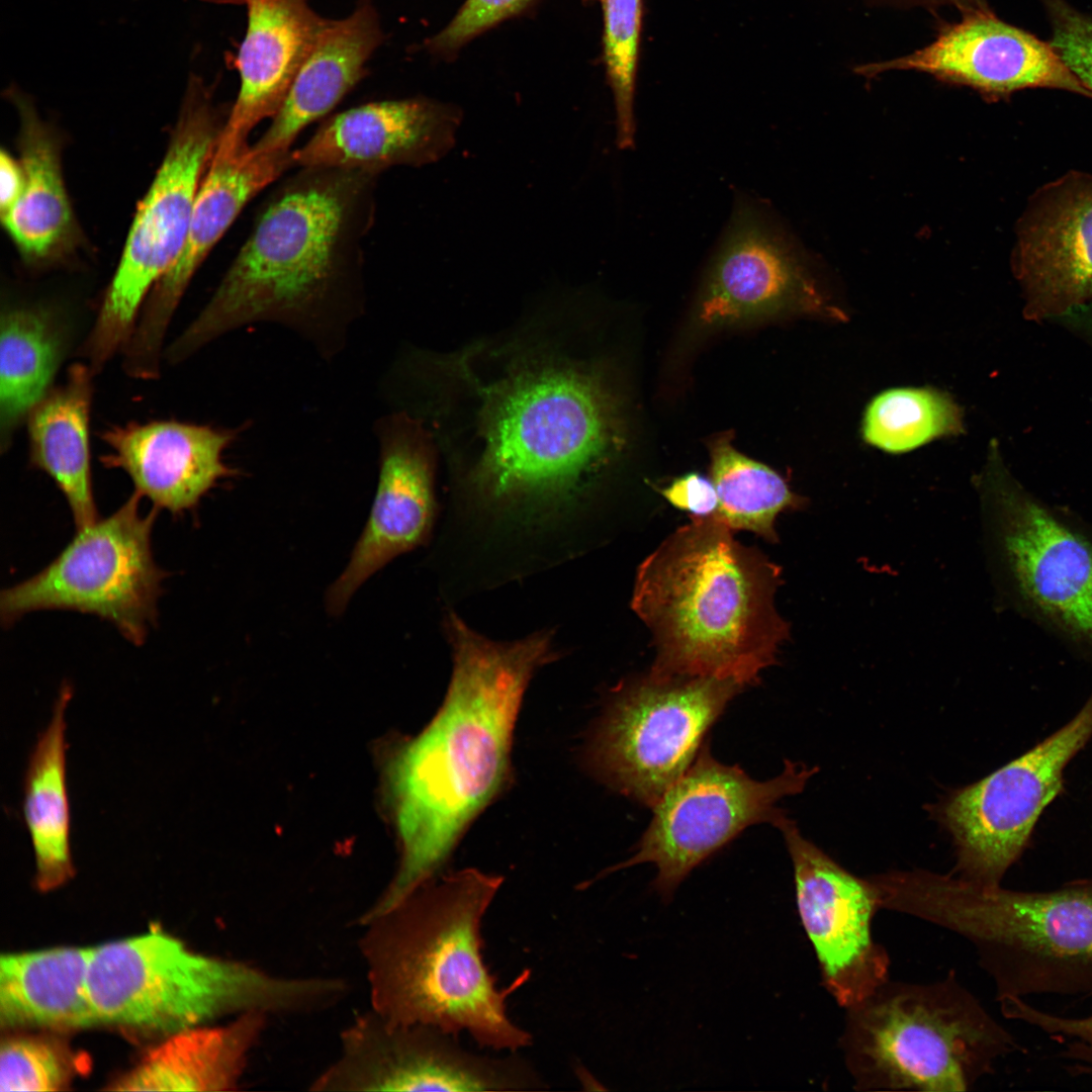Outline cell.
<instances>
[{
	"label": "cell",
	"instance_id": "obj_1",
	"mask_svg": "<svg viewBox=\"0 0 1092 1092\" xmlns=\"http://www.w3.org/2000/svg\"><path fill=\"white\" fill-rule=\"evenodd\" d=\"M380 174L299 167L260 208L208 302L167 348L177 364L213 340L257 323L291 329L332 358L362 315L364 240Z\"/></svg>",
	"mask_w": 1092,
	"mask_h": 1092
},
{
	"label": "cell",
	"instance_id": "obj_2",
	"mask_svg": "<svg viewBox=\"0 0 1092 1092\" xmlns=\"http://www.w3.org/2000/svg\"><path fill=\"white\" fill-rule=\"evenodd\" d=\"M453 672L429 725L401 744L387 787L401 849L399 868L375 903L395 906L431 881L474 817L509 778L513 731L534 672L555 653L548 633L494 642L451 614Z\"/></svg>",
	"mask_w": 1092,
	"mask_h": 1092
},
{
	"label": "cell",
	"instance_id": "obj_3",
	"mask_svg": "<svg viewBox=\"0 0 1092 1092\" xmlns=\"http://www.w3.org/2000/svg\"><path fill=\"white\" fill-rule=\"evenodd\" d=\"M781 582L780 566L716 517H692L636 575L632 609L655 647L649 672L757 682L789 638L775 606Z\"/></svg>",
	"mask_w": 1092,
	"mask_h": 1092
},
{
	"label": "cell",
	"instance_id": "obj_4",
	"mask_svg": "<svg viewBox=\"0 0 1092 1092\" xmlns=\"http://www.w3.org/2000/svg\"><path fill=\"white\" fill-rule=\"evenodd\" d=\"M502 884L499 876L464 869L362 922L373 1011L393 1024L464 1031L491 1050L530 1045L531 1034L506 1007L529 972L499 988L482 953V920Z\"/></svg>",
	"mask_w": 1092,
	"mask_h": 1092
},
{
	"label": "cell",
	"instance_id": "obj_5",
	"mask_svg": "<svg viewBox=\"0 0 1092 1092\" xmlns=\"http://www.w3.org/2000/svg\"><path fill=\"white\" fill-rule=\"evenodd\" d=\"M472 487L494 504L575 496L622 450L618 402L598 371L567 361L512 367L482 389Z\"/></svg>",
	"mask_w": 1092,
	"mask_h": 1092
},
{
	"label": "cell",
	"instance_id": "obj_6",
	"mask_svg": "<svg viewBox=\"0 0 1092 1092\" xmlns=\"http://www.w3.org/2000/svg\"><path fill=\"white\" fill-rule=\"evenodd\" d=\"M873 881L882 909L969 941L997 1001L1092 994V878L1043 892L982 886L925 870L890 871Z\"/></svg>",
	"mask_w": 1092,
	"mask_h": 1092
},
{
	"label": "cell",
	"instance_id": "obj_7",
	"mask_svg": "<svg viewBox=\"0 0 1092 1092\" xmlns=\"http://www.w3.org/2000/svg\"><path fill=\"white\" fill-rule=\"evenodd\" d=\"M343 990L197 952L159 929L92 946L88 969L97 1025L162 1037L233 1013L304 1011Z\"/></svg>",
	"mask_w": 1092,
	"mask_h": 1092
},
{
	"label": "cell",
	"instance_id": "obj_8",
	"mask_svg": "<svg viewBox=\"0 0 1092 1092\" xmlns=\"http://www.w3.org/2000/svg\"><path fill=\"white\" fill-rule=\"evenodd\" d=\"M845 1011L839 1045L859 1091H966L999 1059L1025 1051L953 973L889 979Z\"/></svg>",
	"mask_w": 1092,
	"mask_h": 1092
},
{
	"label": "cell",
	"instance_id": "obj_9",
	"mask_svg": "<svg viewBox=\"0 0 1092 1092\" xmlns=\"http://www.w3.org/2000/svg\"><path fill=\"white\" fill-rule=\"evenodd\" d=\"M976 476L1000 593L1018 615L1092 664V527L1024 486L997 440Z\"/></svg>",
	"mask_w": 1092,
	"mask_h": 1092
},
{
	"label": "cell",
	"instance_id": "obj_10",
	"mask_svg": "<svg viewBox=\"0 0 1092 1092\" xmlns=\"http://www.w3.org/2000/svg\"><path fill=\"white\" fill-rule=\"evenodd\" d=\"M229 113L191 76L163 162L140 202L123 252L81 354L97 374L128 343L156 283L180 257L195 199Z\"/></svg>",
	"mask_w": 1092,
	"mask_h": 1092
},
{
	"label": "cell",
	"instance_id": "obj_11",
	"mask_svg": "<svg viewBox=\"0 0 1092 1092\" xmlns=\"http://www.w3.org/2000/svg\"><path fill=\"white\" fill-rule=\"evenodd\" d=\"M135 491L111 515L77 529L42 570L0 595L2 624L24 615L66 610L95 615L140 645L156 622L166 573L155 562L152 531L158 510L140 511Z\"/></svg>",
	"mask_w": 1092,
	"mask_h": 1092
},
{
	"label": "cell",
	"instance_id": "obj_12",
	"mask_svg": "<svg viewBox=\"0 0 1092 1092\" xmlns=\"http://www.w3.org/2000/svg\"><path fill=\"white\" fill-rule=\"evenodd\" d=\"M745 687L712 676L648 673L615 691L593 736V770L653 808L689 768L704 736Z\"/></svg>",
	"mask_w": 1092,
	"mask_h": 1092
},
{
	"label": "cell",
	"instance_id": "obj_13",
	"mask_svg": "<svg viewBox=\"0 0 1092 1092\" xmlns=\"http://www.w3.org/2000/svg\"><path fill=\"white\" fill-rule=\"evenodd\" d=\"M1091 738L1092 691L1060 729L932 809L952 837L956 875L982 886L1001 885L1041 813L1062 793L1066 766Z\"/></svg>",
	"mask_w": 1092,
	"mask_h": 1092
},
{
	"label": "cell",
	"instance_id": "obj_14",
	"mask_svg": "<svg viewBox=\"0 0 1092 1092\" xmlns=\"http://www.w3.org/2000/svg\"><path fill=\"white\" fill-rule=\"evenodd\" d=\"M814 772L815 767L786 760L779 776L755 781L738 765L716 760L709 746L703 745L652 808L653 817L635 853L607 872L653 863L657 868L654 887L669 899L696 867L745 828L774 824L784 813L777 803L802 792Z\"/></svg>",
	"mask_w": 1092,
	"mask_h": 1092
},
{
	"label": "cell",
	"instance_id": "obj_15",
	"mask_svg": "<svg viewBox=\"0 0 1092 1092\" xmlns=\"http://www.w3.org/2000/svg\"><path fill=\"white\" fill-rule=\"evenodd\" d=\"M451 1034L393 1024L376 1012L342 1034L339 1058L312 1088L324 1091H520L541 1088L524 1064L462 1050Z\"/></svg>",
	"mask_w": 1092,
	"mask_h": 1092
},
{
	"label": "cell",
	"instance_id": "obj_16",
	"mask_svg": "<svg viewBox=\"0 0 1092 1092\" xmlns=\"http://www.w3.org/2000/svg\"><path fill=\"white\" fill-rule=\"evenodd\" d=\"M772 825L792 860L798 913L823 985L847 1009L890 979L889 953L873 935L881 909L877 891L869 878L853 875L806 839L785 813Z\"/></svg>",
	"mask_w": 1092,
	"mask_h": 1092
},
{
	"label": "cell",
	"instance_id": "obj_17",
	"mask_svg": "<svg viewBox=\"0 0 1092 1092\" xmlns=\"http://www.w3.org/2000/svg\"><path fill=\"white\" fill-rule=\"evenodd\" d=\"M787 312L844 317L824 298L800 253L768 213L738 201L708 267L698 317L713 326Z\"/></svg>",
	"mask_w": 1092,
	"mask_h": 1092
},
{
	"label": "cell",
	"instance_id": "obj_18",
	"mask_svg": "<svg viewBox=\"0 0 1092 1092\" xmlns=\"http://www.w3.org/2000/svg\"><path fill=\"white\" fill-rule=\"evenodd\" d=\"M374 434L379 448L377 489L350 561L327 593L333 616L345 610L369 576L426 542L435 518L434 450L422 423L406 412H394L376 421Z\"/></svg>",
	"mask_w": 1092,
	"mask_h": 1092
},
{
	"label": "cell",
	"instance_id": "obj_19",
	"mask_svg": "<svg viewBox=\"0 0 1092 1092\" xmlns=\"http://www.w3.org/2000/svg\"><path fill=\"white\" fill-rule=\"evenodd\" d=\"M293 150L212 158L200 183L180 257L151 290L124 347L123 368L152 379L160 374L164 339L193 275L243 208L288 169Z\"/></svg>",
	"mask_w": 1092,
	"mask_h": 1092
},
{
	"label": "cell",
	"instance_id": "obj_20",
	"mask_svg": "<svg viewBox=\"0 0 1092 1092\" xmlns=\"http://www.w3.org/2000/svg\"><path fill=\"white\" fill-rule=\"evenodd\" d=\"M891 70L926 73L988 97L1038 87L1092 97L1051 42L1000 20L989 9L964 13L959 22L942 26L932 42L910 55L855 68L864 76Z\"/></svg>",
	"mask_w": 1092,
	"mask_h": 1092
},
{
	"label": "cell",
	"instance_id": "obj_21",
	"mask_svg": "<svg viewBox=\"0 0 1092 1092\" xmlns=\"http://www.w3.org/2000/svg\"><path fill=\"white\" fill-rule=\"evenodd\" d=\"M1012 266L1029 322L1054 320L1092 301V176L1045 185L1021 217Z\"/></svg>",
	"mask_w": 1092,
	"mask_h": 1092
},
{
	"label": "cell",
	"instance_id": "obj_22",
	"mask_svg": "<svg viewBox=\"0 0 1092 1092\" xmlns=\"http://www.w3.org/2000/svg\"><path fill=\"white\" fill-rule=\"evenodd\" d=\"M456 106L417 97L371 102L325 120L292 151L295 167H333L381 174L394 166L436 163L455 145Z\"/></svg>",
	"mask_w": 1092,
	"mask_h": 1092
},
{
	"label": "cell",
	"instance_id": "obj_23",
	"mask_svg": "<svg viewBox=\"0 0 1092 1092\" xmlns=\"http://www.w3.org/2000/svg\"><path fill=\"white\" fill-rule=\"evenodd\" d=\"M241 431L174 420L112 426L100 434L109 449L100 462L125 472L155 509L179 515L194 509L220 479L240 473L222 453Z\"/></svg>",
	"mask_w": 1092,
	"mask_h": 1092
},
{
	"label": "cell",
	"instance_id": "obj_24",
	"mask_svg": "<svg viewBox=\"0 0 1092 1092\" xmlns=\"http://www.w3.org/2000/svg\"><path fill=\"white\" fill-rule=\"evenodd\" d=\"M248 28L237 58L241 87L214 156L250 150L251 131L280 109L301 66L329 19L306 0H246Z\"/></svg>",
	"mask_w": 1092,
	"mask_h": 1092
},
{
	"label": "cell",
	"instance_id": "obj_25",
	"mask_svg": "<svg viewBox=\"0 0 1092 1092\" xmlns=\"http://www.w3.org/2000/svg\"><path fill=\"white\" fill-rule=\"evenodd\" d=\"M382 33L370 0L345 18L328 20L278 112L250 151L291 150L296 136L332 110L363 78Z\"/></svg>",
	"mask_w": 1092,
	"mask_h": 1092
},
{
	"label": "cell",
	"instance_id": "obj_26",
	"mask_svg": "<svg viewBox=\"0 0 1092 1092\" xmlns=\"http://www.w3.org/2000/svg\"><path fill=\"white\" fill-rule=\"evenodd\" d=\"M9 97L18 110L19 161L23 187L17 201L1 213L2 224L24 260L55 263L74 250L78 228L66 191L59 141L31 101L15 89Z\"/></svg>",
	"mask_w": 1092,
	"mask_h": 1092
},
{
	"label": "cell",
	"instance_id": "obj_27",
	"mask_svg": "<svg viewBox=\"0 0 1092 1092\" xmlns=\"http://www.w3.org/2000/svg\"><path fill=\"white\" fill-rule=\"evenodd\" d=\"M266 1013L246 1012L218 1026L188 1027L162 1037L107 1088L114 1091L234 1090L265 1024Z\"/></svg>",
	"mask_w": 1092,
	"mask_h": 1092
},
{
	"label": "cell",
	"instance_id": "obj_28",
	"mask_svg": "<svg viewBox=\"0 0 1092 1092\" xmlns=\"http://www.w3.org/2000/svg\"><path fill=\"white\" fill-rule=\"evenodd\" d=\"M91 947L3 953L0 1024L7 1031L75 1030L97 1025L88 992Z\"/></svg>",
	"mask_w": 1092,
	"mask_h": 1092
},
{
	"label": "cell",
	"instance_id": "obj_29",
	"mask_svg": "<svg viewBox=\"0 0 1092 1092\" xmlns=\"http://www.w3.org/2000/svg\"><path fill=\"white\" fill-rule=\"evenodd\" d=\"M93 376L88 365L70 366L66 381L52 388L26 419L29 464L53 479L77 529L99 519L90 458Z\"/></svg>",
	"mask_w": 1092,
	"mask_h": 1092
},
{
	"label": "cell",
	"instance_id": "obj_30",
	"mask_svg": "<svg viewBox=\"0 0 1092 1092\" xmlns=\"http://www.w3.org/2000/svg\"><path fill=\"white\" fill-rule=\"evenodd\" d=\"M71 697V687H62L24 777L23 814L34 854L35 885L43 892L63 886L75 873L66 775V711Z\"/></svg>",
	"mask_w": 1092,
	"mask_h": 1092
},
{
	"label": "cell",
	"instance_id": "obj_31",
	"mask_svg": "<svg viewBox=\"0 0 1092 1092\" xmlns=\"http://www.w3.org/2000/svg\"><path fill=\"white\" fill-rule=\"evenodd\" d=\"M65 352L63 332L47 308H3L0 322V449L12 445L31 410L49 393Z\"/></svg>",
	"mask_w": 1092,
	"mask_h": 1092
},
{
	"label": "cell",
	"instance_id": "obj_32",
	"mask_svg": "<svg viewBox=\"0 0 1092 1092\" xmlns=\"http://www.w3.org/2000/svg\"><path fill=\"white\" fill-rule=\"evenodd\" d=\"M711 480L717 495L714 517L733 530H746L777 542V517L802 509L807 500L792 491L770 467L737 451L726 434L710 445Z\"/></svg>",
	"mask_w": 1092,
	"mask_h": 1092
},
{
	"label": "cell",
	"instance_id": "obj_33",
	"mask_svg": "<svg viewBox=\"0 0 1092 1092\" xmlns=\"http://www.w3.org/2000/svg\"><path fill=\"white\" fill-rule=\"evenodd\" d=\"M961 406L932 387H899L876 395L866 407L861 437L891 454L915 450L933 440L961 435Z\"/></svg>",
	"mask_w": 1092,
	"mask_h": 1092
},
{
	"label": "cell",
	"instance_id": "obj_34",
	"mask_svg": "<svg viewBox=\"0 0 1092 1092\" xmlns=\"http://www.w3.org/2000/svg\"><path fill=\"white\" fill-rule=\"evenodd\" d=\"M604 60L616 112V141L630 149L635 140L634 97L642 26V0H601Z\"/></svg>",
	"mask_w": 1092,
	"mask_h": 1092
},
{
	"label": "cell",
	"instance_id": "obj_35",
	"mask_svg": "<svg viewBox=\"0 0 1092 1092\" xmlns=\"http://www.w3.org/2000/svg\"><path fill=\"white\" fill-rule=\"evenodd\" d=\"M71 1051L59 1039L42 1034L14 1033L0 1046V1091L64 1090L75 1075Z\"/></svg>",
	"mask_w": 1092,
	"mask_h": 1092
},
{
	"label": "cell",
	"instance_id": "obj_36",
	"mask_svg": "<svg viewBox=\"0 0 1092 1092\" xmlns=\"http://www.w3.org/2000/svg\"><path fill=\"white\" fill-rule=\"evenodd\" d=\"M998 1002L1006 1018L1029 1024L1061 1044L1060 1056L1070 1062L1067 1068L1072 1075L1092 1078V1014L1085 1017L1056 1015L1020 997H1006Z\"/></svg>",
	"mask_w": 1092,
	"mask_h": 1092
},
{
	"label": "cell",
	"instance_id": "obj_37",
	"mask_svg": "<svg viewBox=\"0 0 1092 1092\" xmlns=\"http://www.w3.org/2000/svg\"><path fill=\"white\" fill-rule=\"evenodd\" d=\"M1051 20L1050 41L1069 70L1092 92V17L1066 0H1040Z\"/></svg>",
	"mask_w": 1092,
	"mask_h": 1092
},
{
	"label": "cell",
	"instance_id": "obj_38",
	"mask_svg": "<svg viewBox=\"0 0 1092 1092\" xmlns=\"http://www.w3.org/2000/svg\"><path fill=\"white\" fill-rule=\"evenodd\" d=\"M534 0H466L453 19L429 41V49L453 54L469 40L523 11Z\"/></svg>",
	"mask_w": 1092,
	"mask_h": 1092
},
{
	"label": "cell",
	"instance_id": "obj_39",
	"mask_svg": "<svg viewBox=\"0 0 1092 1092\" xmlns=\"http://www.w3.org/2000/svg\"><path fill=\"white\" fill-rule=\"evenodd\" d=\"M661 493L672 506L691 513L692 517H711L718 509L713 481L695 472L675 478Z\"/></svg>",
	"mask_w": 1092,
	"mask_h": 1092
},
{
	"label": "cell",
	"instance_id": "obj_40",
	"mask_svg": "<svg viewBox=\"0 0 1092 1092\" xmlns=\"http://www.w3.org/2000/svg\"><path fill=\"white\" fill-rule=\"evenodd\" d=\"M23 170L19 159L8 152L0 154V210H8L18 199L23 187Z\"/></svg>",
	"mask_w": 1092,
	"mask_h": 1092
},
{
	"label": "cell",
	"instance_id": "obj_41",
	"mask_svg": "<svg viewBox=\"0 0 1092 1092\" xmlns=\"http://www.w3.org/2000/svg\"><path fill=\"white\" fill-rule=\"evenodd\" d=\"M929 4H951L962 9L964 13L988 9L984 0H908Z\"/></svg>",
	"mask_w": 1092,
	"mask_h": 1092
},
{
	"label": "cell",
	"instance_id": "obj_42",
	"mask_svg": "<svg viewBox=\"0 0 1092 1092\" xmlns=\"http://www.w3.org/2000/svg\"><path fill=\"white\" fill-rule=\"evenodd\" d=\"M205 1L215 2V3H224V4H229V3L238 4V3H245L246 0H205Z\"/></svg>",
	"mask_w": 1092,
	"mask_h": 1092
},
{
	"label": "cell",
	"instance_id": "obj_43",
	"mask_svg": "<svg viewBox=\"0 0 1092 1092\" xmlns=\"http://www.w3.org/2000/svg\"><path fill=\"white\" fill-rule=\"evenodd\" d=\"M582 1H596V0H582Z\"/></svg>",
	"mask_w": 1092,
	"mask_h": 1092
}]
</instances>
